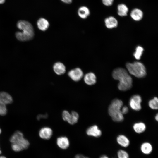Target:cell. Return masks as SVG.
Segmentation results:
<instances>
[{
	"instance_id": "ba28073f",
	"label": "cell",
	"mask_w": 158,
	"mask_h": 158,
	"mask_svg": "<svg viewBox=\"0 0 158 158\" xmlns=\"http://www.w3.org/2000/svg\"><path fill=\"white\" fill-rule=\"evenodd\" d=\"M69 77L73 81H78L83 77V73L79 68H76L70 71L68 73Z\"/></svg>"
},
{
	"instance_id": "9c48e42d",
	"label": "cell",
	"mask_w": 158,
	"mask_h": 158,
	"mask_svg": "<svg viewBox=\"0 0 158 158\" xmlns=\"http://www.w3.org/2000/svg\"><path fill=\"white\" fill-rule=\"evenodd\" d=\"M53 134V131L50 128L45 127L40 129L39 132L40 137L43 139L48 140L50 139Z\"/></svg>"
},
{
	"instance_id": "44dd1931",
	"label": "cell",
	"mask_w": 158,
	"mask_h": 158,
	"mask_svg": "<svg viewBox=\"0 0 158 158\" xmlns=\"http://www.w3.org/2000/svg\"><path fill=\"white\" fill-rule=\"evenodd\" d=\"M135 131L138 133H141L143 132L146 129V126L145 123L140 122L135 123L133 126Z\"/></svg>"
},
{
	"instance_id": "3957f363",
	"label": "cell",
	"mask_w": 158,
	"mask_h": 158,
	"mask_svg": "<svg viewBox=\"0 0 158 158\" xmlns=\"http://www.w3.org/2000/svg\"><path fill=\"white\" fill-rule=\"evenodd\" d=\"M11 147L15 152H18L27 149L29 145V141L24 138L23 133L20 131L15 132L11 137Z\"/></svg>"
},
{
	"instance_id": "7402d4cb",
	"label": "cell",
	"mask_w": 158,
	"mask_h": 158,
	"mask_svg": "<svg viewBox=\"0 0 158 158\" xmlns=\"http://www.w3.org/2000/svg\"><path fill=\"white\" fill-rule=\"evenodd\" d=\"M79 117V114L78 113L73 111L71 113L70 118L68 122L70 124L74 125L78 122Z\"/></svg>"
},
{
	"instance_id": "7c38bea8",
	"label": "cell",
	"mask_w": 158,
	"mask_h": 158,
	"mask_svg": "<svg viewBox=\"0 0 158 158\" xmlns=\"http://www.w3.org/2000/svg\"><path fill=\"white\" fill-rule=\"evenodd\" d=\"M143 13L140 9L135 8L133 9L131 11L130 16L131 18L134 20L139 21L142 18Z\"/></svg>"
},
{
	"instance_id": "6da1fadb",
	"label": "cell",
	"mask_w": 158,
	"mask_h": 158,
	"mask_svg": "<svg viewBox=\"0 0 158 158\" xmlns=\"http://www.w3.org/2000/svg\"><path fill=\"white\" fill-rule=\"evenodd\" d=\"M113 78L119 81L118 88L121 91H126L130 89L132 86V79L125 69L118 68L113 71Z\"/></svg>"
},
{
	"instance_id": "4316f807",
	"label": "cell",
	"mask_w": 158,
	"mask_h": 158,
	"mask_svg": "<svg viewBox=\"0 0 158 158\" xmlns=\"http://www.w3.org/2000/svg\"><path fill=\"white\" fill-rule=\"evenodd\" d=\"M114 0H102L103 4L107 6H111L114 2Z\"/></svg>"
},
{
	"instance_id": "4dcf8cb0",
	"label": "cell",
	"mask_w": 158,
	"mask_h": 158,
	"mask_svg": "<svg viewBox=\"0 0 158 158\" xmlns=\"http://www.w3.org/2000/svg\"><path fill=\"white\" fill-rule=\"evenodd\" d=\"M47 115H44L43 116H42V115H39L37 116V119H39L40 118H46V117H47Z\"/></svg>"
},
{
	"instance_id": "d590c367",
	"label": "cell",
	"mask_w": 158,
	"mask_h": 158,
	"mask_svg": "<svg viewBox=\"0 0 158 158\" xmlns=\"http://www.w3.org/2000/svg\"><path fill=\"white\" fill-rule=\"evenodd\" d=\"M1 130L0 128V134L1 133Z\"/></svg>"
},
{
	"instance_id": "52a82bcc",
	"label": "cell",
	"mask_w": 158,
	"mask_h": 158,
	"mask_svg": "<svg viewBox=\"0 0 158 158\" xmlns=\"http://www.w3.org/2000/svg\"><path fill=\"white\" fill-rule=\"evenodd\" d=\"M142 98L140 96L136 95L133 96L130 98L129 104L130 108L136 111L140 110L141 109Z\"/></svg>"
},
{
	"instance_id": "1f68e13d",
	"label": "cell",
	"mask_w": 158,
	"mask_h": 158,
	"mask_svg": "<svg viewBox=\"0 0 158 158\" xmlns=\"http://www.w3.org/2000/svg\"><path fill=\"white\" fill-rule=\"evenodd\" d=\"M99 158H109V157L106 155H102Z\"/></svg>"
},
{
	"instance_id": "2e32d148",
	"label": "cell",
	"mask_w": 158,
	"mask_h": 158,
	"mask_svg": "<svg viewBox=\"0 0 158 158\" xmlns=\"http://www.w3.org/2000/svg\"><path fill=\"white\" fill-rule=\"evenodd\" d=\"M53 69L55 72L58 75L63 74L66 71L65 66L60 62H58L54 64L53 66Z\"/></svg>"
},
{
	"instance_id": "cb8c5ba5",
	"label": "cell",
	"mask_w": 158,
	"mask_h": 158,
	"mask_svg": "<svg viewBox=\"0 0 158 158\" xmlns=\"http://www.w3.org/2000/svg\"><path fill=\"white\" fill-rule=\"evenodd\" d=\"M143 48L140 46H138L136 49L135 52L133 55L135 58L137 60H139L142 55L143 51Z\"/></svg>"
},
{
	"instance_id": "836d02e7",
	"label": "cell",
	"mask_w": 158,
	"mask_h": 158,
	"mask_svg": "<svg viewBox=\"0 0 158 158\" xmlns=\"http://www.w3.org/2000/svg\"><path fill=\"white\" fill-rule=\"evenodd\" d=\"M5 0H0V4H1L4 3Z\"/></svg>"
},
{
	"instance_id": "484cf974",
	"label": "cell",
	"mask_w": 158,
	"mask_h": 158,
	"mask_svg": "<svg viewBox=\"0 0 158 158\" xmlns=\"http://www.w3.org/2000/svg\"><path fill=\"white\" fill-rule=\"evenodd\" d=\"M71 116V113L67 110H64L62 113V117L64 121L68 122Z\"/></svg>"
},
{
	"instance_id": "7a4b0ae2",
	"label": "cell",
	"mask_w": 158,
	"mask_h": 158,
	"mask_svg": "<svg viewBox=\"0 0 158 158\" xmlns=\"http://www.w3.org/2000/svg\"><path fill=\"white\" fill-rule=\"evenodd\" d=\"M17 27L22 30V32H17L16 33V38L22 41H27L31 40L34 36V30L32 24L29 22L24 20L18 21Z\"/></svg>"
},
{
	"instance_id": "e0dca14e",
	"label": "cell",
	"mask_w": 158,
	"mask_h": 158,
	"mask_svg": "<svg viewBox=\"0 0 158 158\" xmlns=\"http://www.w3.org/2000/svg\"><path fill=\"white\" fill-rule=\"evenodd\" d=\"M37 25L38 28L43 31L46 30L49 25V23L48 20L43 18H41L38 20Z\"/></svg>"
},
{
	"instance_id": "d4e9b609",
	"label": "cell",
	"mask_w": 158,
	"mask_h": 158,
	"mask_svg": "<svg viewBox=\"0 0 158 158\" xmlns=\"http://www.w3.org/2000/svg\"><path fill=\"white\" fill-rule=\"evenodd\" d=\"M118 158H129V156L128 152L124 150H120L117 153Z\"/></svg>"
},
{
	"instance_id": "e575fe53",
	"label": "cell",
	"mask_w": 158,
	"mask_h": 158,
	"mask_svg": "<svg viewBox=\"0 0 158 158\" xmlns=\"http://www.w3.org/2000/svg\"><path fill=\"white\" fill-rule=\"evenodd\" d=\"M0 158H6L4 156H0Z\"/></svg>"
},
{
	"instance_id": "603a6c76",
	"label": "cell",
	"mask_w": 158,
	"mask_h": 158,
	"mask_svg": "<svg viewBox=\"0 0 158 158\" xmlns=\"http://www.w3.org/2000/svg\"><path fill=\"white\" fill-rule=\"evenodd\" d=\"M149 107L153 109H157L158 108V99L156 97L150 100L148 102Z\"/></svg>"
},
{
	"instance_id": "8fae6325",
	"label": "cell",
	"mask_w": 158,
	"mask_h": 158,
	"mask_svg": "<svg viewBox=\"0 0 158 158\" xmlns=\"http://www.w3.org/2000/svg\"><path fill=\"white\" fill-rule=\"evenodd\" d=\"M56 143L58 146L61 148L65 149L69 145V141L68 138L65 136L57 138Z\"/></svg>"
},
{
	"instance_id": "8d00e7d4",
	"label": "cell",
	"mask_w": 158,
	"mask_h": 158,
	"mask_svg": "<svg viewBox=\"0 0 158 158\" xmlns=\"http://www.w3.org/2000/svg\"><path fill=\"white\" fill-rule=\"evenodd\" d=\"M1 153V152L0 148V154Z\"/></svg>"
},
{
	"instance_id": "ffe728a7",
	"label": "cell",
	"mask_w": 158,
	"mask_h": 158,
	"mask_svg": "<svg viewBox=\"0 0 158 158\" xmlns=\"http://www.w3.org/2000/svg\"><path fill=\"white\" fill-rule=\"evenodd\" d=\"M118 15L121 16H125L127 15L128 8L125 4H118L117 6Z\"/></svg>"
},
{
	"instance_id": "5bb4252c",
	"label": "cell",
	"mask_w": 158,
	"mask_h": 158,
	"mask_svg": "<svg viewBox=\"0 0 158 158\" xmlns=\"http://www.w3.org/2000/svg\"><path fill=\"white\" fill-rule=\"evenodd\" d=\"M84 81L87 85H91L96 82V77L93 73H89L86 74L84 77Z\"/></svg>"
},
{
	"instance_id": "277c9868",
	"label": "cell",
	"mask_w": 158,
	"mask_h": 158,
	"mask_svg": "<svg viewBox=\"0 0 158 158\" xmlns=\"http://www.w3.org/2000/svg\"><path fill=\"white\" fill-rule=\"evenodd\" d=\"M123 105V102L121 100L115 99L111 102L109 105L108 110V113L114 121L120 122L123 120V114L121 111Z\"/></svg>"
},
{
	"instance_id": "f1b7e54d",
	"label": "cell",
	"mask_w": 158,
	"mask_h": 158,
	"mask_svg": "<svg viewBox=\"0 0 158 158\" xmlns=\"http://www.w3.org/2000/svg\"><path fill=\"white\" fill-rule=\"evenodd\" d=\"M74 158H89L87 157L84 156L80 154H78L76 155Z\"/></svg>"
},
{
	"instance_id": "9a60e30c",
	"label": "cell",
	"mask_w": 158,
	"mask_h": 158,
	"mask_svg": "<svg viewBox=\"0 0 158 158\" xmlns=\"http://www.w3.org/2000/svg\"><path fill=\"white\" fill-rule=\"evenodd\" d=\"M116 141L118 144L123 147H127L130 145V142L128 139L123 135H119L117 138Z\"/></svg>"
},
{
	"instance_id": "8992f818",
	"label": "cell",
	"mask_w": 158,
	"mask_h": 158,
	"mask_svg": "<svg viewBox=\"0 0 158 158\" xmlns=\"http://www.w3.org/2000/svg\"><path fill=\"white\" fill-rule=\"evenodd\" d=\"M12 102V98L10 95L4 92H0V115L6 114L7 111L6 105Z\"/></svg>"
},
{
	"instance_id": "d6986e66",
	"label": "cell",
	"mask_w": 158,
	"mask_h": 158,
	"mask_svg": "<svg viewBox=\"0 0 158 158\" xmlns=\"http://www.w3.org/2000/svg\"><path fill=\"white\" fill-rule=\"evenodd\" d=\"M78 13L79 16L80 18L84 19L87 18L90 13L88 8L85 6L80 7L78 9Z\"/></svg>"
},
{
	"instance_id": "d6a6232c",
	"label": "cell",
	"mask_w": 158,
	"mask_h": 158,
	"mask_svg": "<svg viewBox=\"0 0 158 158\" xmlns=\"http://www.w3.org/2000/svg\"><path fill=\"white\" fill-rule=\"evenodd\" d=\"M155 118V120L157 121L158 120V114H157L156 115Z\"/></svg>"
},
{
	"instance_id": "30bf717a",
	"label": "cell",
	"mask_w": 158,
	"mask_h": 158,
	"mask_svg": "<svg viewBox=\"0 0 158 158\" xmlns=\"http://www.w3.org/2000/svg\"><path fill=\"white\" fill-rule=\"evenodd\" d=\"M87 135L95 137H99L102 134L101 131L96 125L92 126L87 129L86 131Z\"/></svg>"
},
{
	"instance_id": "f546056e",
	"label": "cell",
	"mask_w": 158,
	"mask_h": 158,
	"mask_svg": "<svg viewBox=\"0 0 158 158\" xmlns=\"http://www.w3.org/2000/svg\"><path fill=\"white\" fill-rule=\"evenodd\" d=\"M62 2L66 4H70L72 2V0H61Z\"/></svg>"
},
{
	"instance_id": "83f0119b",
	"label": "cell",
	"mask_w": 158,
	"mask_h": 158,
	"mask_svg": "<svg viewBox=\"0 0 158 158\" xmlns=\"http://www.w3.org/2000/svg\"><path fill=\"white\" fill-rule=\"evenodd\" d=\"M121 111L123 114H125L128 112V107L126 106L122 107L121 108Z\"/></svg>"
},
{
	"instance_id": "5b68a950",
	"label": "cell",
	"mask_w": 158,
	"mask_h": 158,
	"mask_svg": "<svg viewBox=\"0 0 158 158\" xmlns=\"http://www.w3.org/2000/svg\"><path fill=\"white\" fill-rule=\"evenodd\" d=\"M126 66L129 73L136 77L142 78L146 75L145 67L140 62H135L133 63H128Z\"/></svg>"
},
{
	"instance_id": "ac0fdd59",
	"label": "cell",
	"mask_w": 158,
	"mask_h": 158,
	"mask_svg": "<svg viewBox=\"0 0 158 158\" xmlns=\"http://www.w3.org/2000/svg\"><path fill=\"white\" fill-rule=\"evenodd\" d=\"M153 148L151 144L149 142L143 143L140 146L141 152L145 154H149L152 152Z\"/></svg>"
},
{
	"instance_id": "4fadbf2b",
	"label": "cell",
	"mask_w": 158,
	"mask_h": 158,
	"mask_svg": "<svg viewBox=\"0 0 158 158\" xmlns=\"http://www.w3.org/2000/svg\"><path fill=\"white\" fill-rule=\"evenodd\" d=\"M104 22L106 27L109 29L116 27L118 25L117 20L112 16L106 18L104 20Z\"/></svg>"
}]
</instances>
